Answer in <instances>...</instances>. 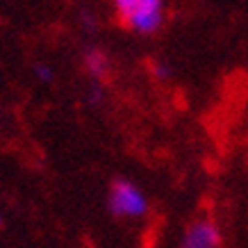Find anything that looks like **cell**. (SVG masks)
I'll return each instance as SVG.
<instances>
[{
    "label": "cell",
    "mask_w": 248,
    "mask_h": 248,
    "mask_svg": "<svg viewBox=\"0 0 248 248\" xmlns=\"http://www.w3.org/2000/svg\"><path fill=\"white\" fill-rule=\"evenodd\" d=\"M109 210L114 214H128V217H141L148 210L146 198L135 185L130 182H114L112 194H109Z\"/></svg>",
    "instance_id": "2"
},
{
    "label": "cell",
    "mask_w": 248,
    "mask_h": 248,
    "mask_svg": "<svg viewBox=\"0 0 248 248\" xmlns=\"http://www.w3.org/2000/svg\"><path fill=\"white\" fill-rule=\"evenodd\" d=\"M121 18L137 32H155L162 23V0H114Z\"/></svg>",
    "instance_id": "1"
},
{
    "label": "cell",
    "mask_w": 248,
    "mask_h": 248,
    "mask_svg": "<svg viewBox=\"0 0 248 248\" xmlns=\"http://www.w3.org/2000/svg\"><path fill=\"white\" fill-rule=\"evenodd\" d=\"M218 230L212 221H198L189 228L185 237V248H217L218 246Z\"/></svg>",
    "instance_id": "3"
},
{
    "label": "cell",
    "mask_w": 248,
    "mask_h": 248,
    "mask_svg": "<svg viewBox=\"0 0 248 248\" xmlns=\"http://www.w3.org/2000/svg\"><path fill=\"white\" fill-rule=\"evenodd\" d=\"M153 68H155V76H159V78H166V76H169V68L162 66V64H155Z\"/></svg>",
    "instance_id": "6"
},
{
    "label": "cell",
    "mask_w": 248,
    "mask_h": 248,
    "mask_svg": "<svg viewBox=\"0 0 248 248\" xmlns=\"http://www.w3.org/2000/svg\"><path fill=\"white\" fill-rule=\"evenodd\" d=\"M84 64H87V68H89L93 76H103L107 71V57L103 53H98V50H91V53L87 55Z\"/></svg>",
    "instance_id": "4"
},
{
    "label": "cell",
    "mask_w": 248,
    "mask_h": 248,
    "mask_svg": "<svg viewBox=\"0 0 248 248\" xmlns=\"http://www.w3.org/2000/svg\"><path fill=\"white\" fill-rule=\"evenodd\" d=\"M0 223H2V217H0Z\"/></svg>",
    "instance_id": "7"
},
{
    "label": "cell",
    "mask_w": 248,
    "mask_h": 248,
    "mask_svg": "<svg viewBox=\"0 0 248 248\" xmlns=\"http://www.w3.org/2000/svg\"><path fill=\"white\" fill-rule=\"evenodd\" d=\"M37 76L41 78V80H46V82H48V80L53 78V73H50V68H48V66H41V64H39V66H37Z\"/></svg>",
    "instance_id": "5"
}]
</instances>
